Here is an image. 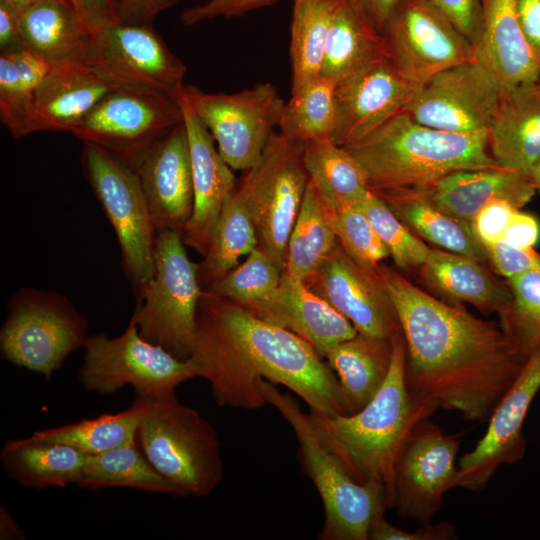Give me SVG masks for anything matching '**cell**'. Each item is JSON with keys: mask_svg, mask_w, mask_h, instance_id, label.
Segmentation results:
<instances>
[{"mask_svg": "<svg viewBox=\"0 0 540 540\" xmlns=\"http://www.w3.org/2000/svg\"><path fill=\"white\" fill-rule=\"evenodd\" d=\"M182 98L211 133L223 159L234 170L247 171L261 158L285 101L270 82L235 93H208L184 85Z\"/></svg>", "mask_w": 540, "mask_h": 540, "instance_id": "8fae6325", "label": "cell"}, {"mask_svg": "<svg viewBox=\"0 0 540 540\" xmlns=\"http://www.w3.org/2000/svg\"><path fill=\"white\" fill-rule=\"evenodd\" d=\"M244 308L300 336L322 357L331 347L358 333L346 317L309 289L304 281L284 275L271 295Z\"/></svg>", "mask_w": 540, "mask_h": 540, "instance_id": "603a6c76", "label": "cell"}, {"mask_svg": "<svg viewBox=\"0 0 540 540\" xmlns=\"http://www.w3.org/2000/svg\"><path fill=\"white\" fill-rule=\"evenodd\" d=\"M515 7L522 33L540 58V0H515Z\"/></svg>", "mask_w": 540, "mask_h": 540, "instance_id": "9f6ffc18", "label": "cell"}, {"mask_svg": "<svg viewBox=\"0 0 540 540\" xmlns=\"http://www.w3.org/2000/svg\"><path fill=\"white\" fill-rule=\"evenodd\" d=\"M483 26L477 58L497 78L502 89L540 77V58L520 28L515 0H481Z\"/></svg>", "mask_w": 540, "mask_h": 540, "instance_id": "4316f807", "label": "cell"}, {"mask_svg": "<svg viewBox=\"0 0 540 540\" xmlns=\"http://www.w3.org/2000/svg\"><path fill=\"white\" fill-rule=\"evenodd\" d=\"M513 300L500 317V327L519 357L527 362L540 347V272L507 279Z\"/></svg>", "mask_w": 540, "mask_h": 540, "instance_id": "60d3db41", "label": "cell"}, {"mask_svg": "<svg viewBox=\"0 0 540 540\" xmlns=\"http://www.w3.org/2000/svg\"><path fill=\"white\" fill-rule=\"evenodd\" d=\"M153 278L137 294L130 320L147 341L180 360H188L194 344L199 301L204 293L199 264L187 255L177 230L158 231Z\"/></svg>", "mask_w": 540, "mask_h": 540, "instance_id": "52a82bcc", "label": "cell"}, {"mask_svg": "<svg viewBox=\"0 0 540 540\" xmlns=\"http://www.w3.org/2000/svg\"><path fill=\"white\" fill-rule=\"evenodd\" d=\"M371 25L382 35L397 0H354Z\"/></svg>", "mask_w": 540, "mask_h": 540, "instance_id": "680465c9", "label": "cell"}, {"mask_svg": "<svg viewBox=\"0 0 540 540\" xmlns=\"http://www.w3.org/2000/svg\"><path fill=\"white\" fill-rule=\"evenodd\" d=\"M502 88L478 58L450 67L419 86L403 111L426 126L454 133H488Z\"/></svg>", "mask_w": 540, "mask_h": 540, "instance_id": "e0dca14e", "label": "cell"}, {"mask_svg": "<svg viewBox=\"0 0 540 540\" xmlns=\"http://www.w3.org/2000/svg\"><path fill=\"white\" fill-rule=\"evenodd\" d=\"M120 87L83 61L52 67L36 90L26 135L71 133L106 95Z\"/></svg>", "mask_w": 540, "mask_h": 540, "instance_id": "cb8c5ba5", "label": "cell"}, {"mask_svg": "<svg viewBox=\"0 0 540 540\" xmlns=\"http://www.w3.org/2000/svg\"><path fill=\"white\" fill-rule=\"evenodd\" d=\"M535 193L529 175L496 167L453 172L417 195L439 210L471 223L491 202L503 200L521 209Z\"/></svg>", "mask_w": 540, "mask_h": 540, "instance_id": "d4e9b609", "label": "cell"}, {"mask_svg": "<svg viewBox=\"0 0 540 540\" xmlns=\"http://www.w3.org/2000/svg\"><path fill=\"white\" fill-rule=\"evenodd\" d=\"M25 534L17 524L13 515L3 506H0V539H25Z\"/></svg>", "mask_w": 540, "mask_h": 540, "instance_id": "91938a15", "label": "cell"}, {"mask_svg": "<svg viewBox=\"0 0 540 540\" xmlns=\"http://www.w3.org/2000/svg\"><path fill=\"white\" fill-rule=\"evenodd\" d=\"M306 340L264 321L239 304L205 290L198 304L189 357L219 406L256 410L267 405L268 381L297 394L310 411L344 415L338 380Z\"/></svg>", "mask_w": 540, "mask_h": 540, "instance_id": "7a4b0ae2", "label": "cell"}, {"mask_svg": "<svg viewBox=\"0 0 540 540\" xmlns=\"http://www.w3.org/2000/svg\"><path fill=\"white\" fill-rule=\"evenodd\" d=\"M20 14V11L0 1L1 52H13L24 48L19 29Z\"/></svg>", "mask_w": 540, "mask_h": 540, "instance_id": "6f0895ef", "label": "cell"}, {"mask_svg": "<svg viewBox=\"0 0 540 540\" xmlns=\"http://www.w3.org/2000/svg\"><path fill=\"white\" fill-rule=\"evenodd\" d=\"M84 174L121 250L122 265L136 295L154 276L156 228L135 170L102 147L83 142Z\"/></svg>", "mask_w": 540, "mask_h": 540, "instance_id": "9c48e42d", "label": "cell"}, {"mask_svg": "<svg viewBox=\"0 0 540 540\" xmlns=\"http://www.w3.org/2000/svg\"><path fill=\"white\" fill-rule=\"evenodd\" d=\"M376 271L404 337L413 403L429 416L443 408L488 421L526 363L500 325L436 299L387 266Z\"/></svg>", "mask_w": 540, "mask_h": 540, "instance_id": "6da1fadb", "label": "cell"}, {"mask_svg": "<svg viewBox=\"0 0 540 540\" xmlns=\"http://www.w3.org/2000/svg\"><path fill=\"white\" fill-rule=\"evenodd\" d=\"M529 177L536 191L540 192V161L531 169Z\"/></svg>", "mask_w": 540, "mask_h": 540, "instance_id": "6125c7cd", "label": "cell"}, {"mask_svg": "<svg viewBox=\"0 0 540 540\" xmlns=\"http://www.w3.org/2000/svg\"><path fill=\"white\" fill-rule=\"evenodd\" d=\"M441 12L478 52L483 26L481 0H427Z\"/></svg>", "mask_w": 540, "mask_h": 540, "instance_id": "bcb514c9", "label": "cell"}, {"mask_svg": "<svg viewBox=\"0 0 540 540\" xmlns=\"http://www.w3.org/2000/svg\"><path fill=\"white\" fill-rule=\"evenodd\" d=\"M134 170L156 231L182 233L194 203L190 150L183 122L158 141Z\"/></svg>", "mask_w": 540, "mask_h": 540, "instance_id": "7402d4cb", "label": "cell"}, {"mask_svg": "<svg viewBox=\"0 0 540 540\" xmlns=\"http://www.w3.org/2000/svg\"><path fill=\"white\" fill-rule=\"evenodd\" d=\"M385 57L410 83L477 59L473 46L427 0H397L382 33Z\"/></svg>", "mask_w": 540, "mask_h": 540, "instance_id": "5bb4252c", "label": "cell"}, {"mask_svg": "<svg viewBox=\"0 0 540 540\" xmlns=\"http://www.w3.org/2000/svg\"><path fill=\"white\" fill-rule=\"evenodd\" d=\"M276 1L278 0H209L186 9L181 15V21L184 25L191 26L217 17L240 16Z\"/></svg>", "mask_w": 540, "mask_h": 540, "instance_id": "f907efd6", "label": "cell"}, {"mask_svg": "<svg viewBox=\"0 0 540 540\" xmlns=\"http://www.w3.org/2000/svg\"><path fill=\"white\" fill-rule=\"evenodd\" d=\"M539 389L540 347L495 407L484 436L459 459L454 488L478 491L501 465L514 464L524 457L527 442L522 427Z\"/></svg>", "mask_w": 540, "mask_h": 540, "instance_id": "ac0fdd59", "label": "cell"}, {"mask_svg": "<svg viewBox=\"0 0 540 540\" xmlns=\"http://www.w3.org/2000/svg\"><path fill=\"white\" fill-rule=\"evenodd\" d=\"M79 381L87 391L109 395L126 385L136 395H157L194 378L190 360H180L144 339L132 320L114 338L89 335L84 346Z\"/></svg>", "mask_w": 540, "mask_h": 540, "instance_id": "7c38bea8", "label": "cell"}, {"mask_svg": "<svg viewBox=\"0 0 540 540\" xmlns=\"http://www.w3.org/2000/svg\"><path fill=\"white\" fill-rule=\"evenodd\" d=\"M141 407L136 400L121 412L102 414L76 423L36 431L44 440L69 445L87 455L99 454L136 441Z\"/></svg>", "mask_w": 540, "mask_h": 540, "instance_id": "ab89813d", "label": "cell"}, {"mask_svg": "<svg viewBox=\"0 0 540 540\" xmlns=\"http://www.w3.org/2000/svg\"><path fill=\"white\" fill-rule=\"evenodd\" d=\"M344 0H293L290 27L291 94L320 76L328 34Z\"/></svg>", "mask_w": 540, "mask_h": 540, "instance_id": "e575fe53", "label": "cell"}, {"mask_svg": "<svg viewBox=\"0 0 540 540\" xmlns=\"http://www.w3.org/2000/svg\"><path fill=\"white\" fill-rule=\"evenodd\" d=\"M308 181L303 145L275 132L237 188L251 212L258 247L282 272Z\"/></svg>", "mask_w": 540, "mask_h": 540, "instance_id": "30bf717a", "label": "cell"}, {"mask_svg": "<svg viewBox=\"0 0 540 540\" xmlns=\"http://www.w3.org/2000/svg\"><path fill=\"white\" fill-rule=\"evenodd\" d=\"M261 391L294 430L298 458L316 487L324 509L319 540H369L373 521L388 506L387 489L380 481L362 484L347 471L315 430L309 415L289 393L264 381Z\"/></svg>", "mask_w": 540, "mask_h": 540, "instance_id": "5b68a950", "label": "cell"}, {"mask_svg": "<svg viewBox=\"0 0 540 540\" xmlns=\"http://www.w3.org/2000/svg\"><path fill=\"white\" fill-rule=\"evenodd\" d=\"M516 210L509 202L498 200L486 205L475 216L471 221L472 229L485 248L502 240Z\"/></svg>", "mask_w": 540, "mask_h": 540, "instance_id": "681fc988", "label": "cell"}, {"mask_svg": "<svg viewBox=\"0 0 540 540\" xmlns=\"http://www.w3.org/2000/svg\"><path fill=\"white\" fill-rule=\"evenodd\" d=\"M344 148L378 196L417 195L453 172L501 167L490 152L488 133L439 130L405 111Z\"/></svg>", "mask_w": 540, "mask_h": 540, "instance_id": "3957f363", "label": "cell"}, {"mask_svg": "<svg viewBox=\"0 0 540 540\" xmlns=\"http://www.w3.org/2000/svg\"><path fill=\"white\" fill-rule=\"evenodd\" d=\"M428 418L413 425L402 445L389 498V508L420 525L431 522L445 493L454 488L462 441L461 433H444Z\"/></svg>", "mask_w": 540, "mask_h": 540, "instance_id": "9a60e30c", "label": "cell"}, {"mask_svg": "<svg viewBox=\"0 0 540 540\" xmlns=\"http://www.w3.org/2000/svg\"><path fill=\"white\" fill-rule=\"evenodd\" d=\"M77 485L92 491L126 487L182 497L180 490L152 466L137 441L88 455Z\"/></svg>", "mask_w": 540, "mask_h": 540, "instance_id": "836d02e7", "label": "cell"}, {"mask_svg": "<svg viewBox=\"0 0 540 540\" xmlns=\"http://www.w3.org/2000/svg\"><path fill=\"white\" fill-rule=\"evenodd\" d=\"M35 93L22 82L11 59L0 54V118L14 138L26 136Z\"/></svg>", "mask_w": 540, "mask_h": 540, "instance_id": "f6af8a7d", "label": "cell"}, {"mask_svg": "<svg viewBox=\"0 0 540 540\" xmlns=\"http://www.w3.org/2000/svg\"><path fill=\"white\" fill-rule=\"evenodd\" d=\"M302 145L309 180L327 210L354 205L370 194L361 168L344 147L330 138Z\"/></svg>", "mask_w": 540, "mask_h": 540, "instance_id": "d6a6232c", "label": "cell"}, {"mask_svg": "<svg viewBox=\"0 0 540 540\" xmlns=\"http://www.w3.org/2000/svg\"><path fill=\"white\" fill-rule=\"evenodd\" d=\"M418 88L403 78L386 57L338 81L331 140L342 147L356 143L402 112Z\"/></svg>", "mask_w": 540, "mask_h": 540, "instance_id": "ffe728a7", "label": "cell"}, {"mask_svg": "<svg viewBox=\"0 0 540 540\" xmlns=\"http://www.w3.org/2000/svg\"><path fill=\"white\" fill-rule=\"evenodd\" d=\"M422 279L446 297L468 302L483 312H505L513 295L507 284L495 278L480 262L443 249L431 248L420 267Z\"/></svg>", "mask_w": 540, "mask_h": 540, "instance_id": "f546056e", "label": "cell"}, {"mask_svg": "<svg viewBox=\"0 0 540 540\" xmlns=\"http://www.w3.org/2000/svg\"><path fill=\"white\" fill-rule=\"evenodd\" d=\"M406 345L403 334L393 343L390 370L382 387L361 410L351 415L310 411L315 430L359 483L380 481L387 489L388 506L394 469L413 425L429 417L417 407L405 385Z\"/></svg>", "mask_w": 540, "mask_h": 540, "instance_id": "277c9868", "label": "cell"}, {"mask_svg": "<svg viewBox=\"0 0 540 540\" xmlns=\"http://www.w3.org/2000/svg\"><path fill=\"white\" fill-rule=\"evenodd\" d=\"M87 454L35 434L4 443L0 459L7 475L25 488L42 490L77 484Z\"/></svg>", "mask_w": 540, "mask_h": 540, "instance_id": "4dcf8cb0", "label": "cell"}, {"mask_svg": "<svg viewBox=\"0 0 540 540\" xmlns=\"http://www.w3.org/2000/svg\"><path fill=\"white\" fill-rule=\"evenodd\" d=\"M335 85L319 76L291 94L282 111L279 133L300 144L331 139L336 118Z\"/></svg>", "mask_w": 540, "mask_h": 540, "instance_id": "f35d334b", "label": "cell"}, {"mask_svg": "<svg viewBox=\"0 0 540 540\" xmlns=\"http://www.w3.org/2000/svg\"><path fill=\"white\" fill-rule=\"evenodd\" d=\"M0 1L22 12L26 7L40 0H0Z\"/></svg>", "mask_w": 540, "mask_h": 540, "instance_id": "94428289", "label": "cell"}, {"mask_svg": "<svg viewBox=\"0 0 540 540\" xmlns=\"http://www.w3.org/2000/svg\"><path fill=\"white\" fill-rule=\"evenodd\" d=\"M141 417L136 441L152 466L182 497H205L222 482L220 442L214 427L176 397L175 389L136 395Z\"/></svg>", "mask_w": 540, "mask_h": 540, "instance_id": "8992f818", "label": "cell"}, {"mask_svg": "<svg viewBox=\"0 0 540 540\" xmlns=\"http://www.w3.org/2000/svg\"><path fill=\"white\" fill-rule=\"evenodd\" d=\"M87 330L86 317L67 296L23 287L7 304L0 330L1 356L49 380L71 353L84 348Z\"/></svg>", "mask_w": 540, "mask_h": 540, "instance_id": "ba28073f", "label": "cell"}, {"mask_svg": "<svg viewBox=\"0 0 540 540\" xmlns=\"http://www.w3.org/2000/svg\"><path fill=\"white\" fill-rule=\"evenodd\" d=\"M379 197L399 218L436 246L480 263L489 260L487 250L475 235L470 222L439 210L419 195Z\"/></svg>", "mask_w": 540, "mask_h": 540, "instance_id": "d590c367", "label": "cell"}, {"mask_svg": "<svg viewBox=\"0 0 540 540\" xmlns=\"http://www.w3.org/2000/svg\"><path fill=\"white\" fill-rule=\"evenodd\" d=\"M93 32L118 23L114 0H69Z\"/></svg>", "mask_w": 540, "mask_h": 540, "instance_id": "11a10c76", "label": "cell"}, {"mask_svg": "<svg viewBox=\"0 0 540 540\" xmlns=\"http://www.w3.org/2000/svg\"><path fill=\"white\" fill-rule=\"evenodd\" d=\"M1 53H6L9 56L20 79L33 93H36L52 69L49 63L26 48Z\"/></svg>", "mask_w": 540, "mask_h": 540, "instance_id": "f5cc1de1", "label": "cell"}, {"mask_svg": "<svg viewBox=\"0 0 540 540\" xmlns=\"http://www.w3.org/2000/svg\"><path fill=\"white\" fill-rule=\"evenodd\" d=\"M337 243L327 209L309 180L289 237L282 275L305 281L324 264Z\"/></svg>", "mask_w": 540, "mask_h": 540, "instance_id": "8d00e7d4", "label": "cell"}, {"mask_svg": "<svg viewBox=\"0 0 540 540\" xmlns=\"http://www.w3.org/2000/svg\"><path fill=\"white\" fill-rule=\"evenodd\" d=\"M486 250L495 271L507 279L525 272H540V254L533 248H518L499 241Z\"/></svg>", "mask_w": 540, "mask_h": 540, "instance_id": "7dc6e473", "label": "cell"}, {"mask_svg": "<svg viewBox=\"0 0 540 540\" xmlns=\"http://www.w3.org/2000/svg\"><path fill=\"white\" fill-rule=\"evenodd\" d=\"M354 206L369 219L398 268H420L425 263L431 248L408 230L382 198L370 192Z\"/></svg>", "mask_w": 540, "mask_h": 540, "instance_id": "7bdbcfd3", "label": "cell"}, {"mask_svg": "<svg viewBox=\"0 0 540 540\" xmlns=\"http://www.w3.org/2000/svg\"><path fill=\"white\" fill-rule=\"evenodd\" d=\"M24 48L52 67L81 61L92 31L69 0H40L19 17Z\"/></svg>", "mask_w": 540, "mask_h": 540, "instance_id": "83f0119b", "label": "cell"}, {"mask_svg": "<svg viewBox=\"0 0 540 540\" xmlns=\"http://www.w3.org/2000/svg\"><path fill=\"white\" fill-rule=\"evenodd\" d=\"M456 538V528L448 522L425 523L413 532L390 524L384 514L372 523L369 540H451Z\"/></svg>", "mask_w": 540, "mask_h": 540, "instance_id": "c3c4849f", "label": "cell"}, {"mask_svg": "<svg viewBox=\"0 0 540 540\" xmlns=\"http://www.w3.org/2000/svg\"><path fill=\"white\" fill-rule=\"evenodd\" d=\"M384 57L383 36L354 0H344L328 34L320 76L337 83Z\"/></svg>", "mask_w": 540, "mask_h": 540, "instance_id": "1f68e13d", "label": "cell"}, {"mask_svg": "<svg viewBox=\"0 0 540 540\" xmlns=\"http://www.w3.org/2000/svg\"><path fill=\"white\" fill-rule=\"evenodd\" d=\"M540 227L536 218L517 209L501 241L518 248H533L538 242Z\"/></svg>", "mask_w": 540, "mask_h": 540, "instance_id": "db71d44e", "label": "cell"}, {"mask_svg": "<svg viewBox=\"0 0 540 540\" xmlns=\"http://www.w3.org/2000/svg\"><path fill=\"white\" fill-rule=\"evenodd\" d=\"M283 272L259 247L246 260L206 290L243 307L271 295L280 285Z\"/></svg>", "mask_w": 540, "mask_h": 540, "instance_id": "b9f144b4", "label": "cell"}, {"mask_svg": "<svg viewBox=\"0 0 540 540\" xmlns=\"http://www.w3.org/2000/svg\"><path fill=\"white\" fill-rule=\"evenodd\" d=\"M258 247L256 227L241 193L235 189L223 207L210 247L199 264L201 286L207 288Z\"/></svg>", "mask_w": 540, "mask_h": 540, "instance_id": "74e56055", "label": "cell"}, {"mask_svg": "<svg viewBox=\"0 0 540 540\" xmlns=\"http://www.w3.org/2000/svg\"><path fill=\"white\" fill-rule=\"evenodd\" d=\"M81 61L118 86L171 95L187 71L152 25L115 23L93 32Z\"/></svg>", "mask_w": 540, "mask_h": 540, "instance_id": "2e32d148", "label": "cell"}, {"mask_svg": "<svg viewBox=\"0 0 540 540\" xmlns=\"http://www.w3.org/2000/svg\"><path fill=\"white\" fill-rule=\"evenodd\" d=\"M488 137L499 166L529 175L540 161V77L502 89Z\"/></svg>", "mask_w": 540, "mask_h": 540, "instance_id": "484cf974", "label": "cell"}, {"mask_svg": "<svg viewBox=\"0 0 540 540\" xmlns=\"http://www.w3.org/2000/svg\"><path fill=\"white\" fill-rule=\"evenodd\" d=\"M179 102L189 143L194 192L192 214L182 235L185 245L205 256L221 211L236 189V179L207 127L180 97Z\"/></svg>", "mask_w": 540, "mask_h": 540, "instance_id": "44dd1931", "label": "cell"}, {"mask_svg": "<svg viewBox=\"0 0 540 540\" xmlns=\"http://www.w3.org/2000/svg\"><path fill=\"white\" fill-rule=\"evenodd\" d=\"M304 283L346 317L358 333L389 341L402 335L376 269L359 265L339 241L324 264Z\"/></svg>", "mask_w": 540, "mask_h": 540, "instance_id": "d6986e66", "label": "cell"}, {"mask_svg": "<svg viewBox=\"0 0 540 540\" xmlns=\"http://www.w3.org/2000/svg\"><path fill=\"white\" fill-rule=\"evenodd\" d=\"M327 213L339 243L359 265L375 270L390 255L369 219L359 208L350 205L327 210Z\"/></svg>", "mask_w": 540, "mask_h": 540, "instance_id": "ee69618b", "label": "cell"}, {"mask_svg": "<svg viewBox=\"0 0 540 540\" xmlns=\"http://www.w3.org/2000/svg\"><path fill=\"white\" fill-rule=\"evenodd\" d=\"M394 340L357 333L324 354L339 383L344 415L364 408L382 387L390 370Z\"/></svg>", "mask_w": 540, "mask_h": 540, "instance_id": "f1b7e54d", "label": "cell"}, {"mask_svg": "<svg viewBox=\"0 0 540 540\" xmlns=\"http://www.w3.org/2000/svg\"><path fill=\"white\" fill-rule=\"evenodd\" d=\"M178 0H114L117 21L125 25H152L155 17Z\"/></svg>", "mask_w": 540, "mask_h": 540, "instance_id": "816d5d0a", "label": "cell"}, {"mask_svg": "<svg viewBox=\"0 0 540 540\" xmlns=\"http://www.w3.org/2000/svg\"><path fill=\"white\" fill-rule=\"evenodd\" d=\"M183 122L178 95L120 87L106 95L72 130L133 169L163 137Z\"/></svg>", "mask_w": 540, "mask_h": 540, "instance_id": "4fadbf2b", "label": "cell"}]
</instances>
